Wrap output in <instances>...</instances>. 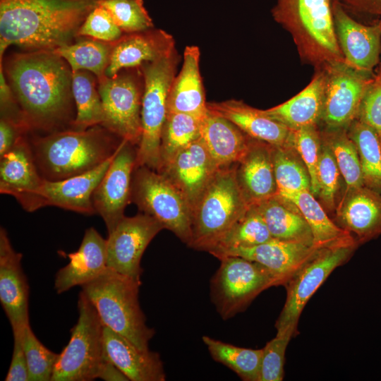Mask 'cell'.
Listing matches in <instances>:
<instances>
[{"mask_svg":"<svg viewBox=\"0 0 381 381\" xmlns=\"http://www.w3.org/2000/svg\"><path fill=\"white\" fill-rule=\"evenodd\" d=\"M3 66L30 133L71 128L75 118L72 71L53 51L15 54Z\"/></svg>","mask_w":381,"mask_h":381,"instance_id":"6da1fadb","label":"cell"},{"mask_svg":"<svg viewBox=\"0 0 381 381\" xmlns=\"http://www.w3.org/2000/svg\"><path fill=\"white\" fill-rule=\"evenodd\" d=\"M101 0H0V63L11 45L53 51L73 42Z\"/></svg>","mask_w":381,"mask_h":381,"instance_id":"7a4b0ae2","label":"cell"},{"mask_svg":"<svg viewBox=\"0 0 381 381\" xmlns=\"http://www.w3.org/2000/svg\"><path fill=\"white\" fill-rule=\"evenodd\" d=\"M30 136L34 159L41 176L49 181L65 179L92 170L112 157L121 138L102 125L85 130L68 128Z\"/></svg>","mask_w":381,"mask_h":381,"instance_id":"3957f363","label":"cell"},{"mask_svg":"<svg viewBox=\"0 0 381 381\" xmlns=\"http://www.w3.org/2000/svg\"><path fill=\"white\" fill-rule=\"evenodd\" d=\"M333 0H276L274 20L291 36L303 63L315 69L344 61L334 26Z\"/></svg>","mask_w":381,"mask_h":381,"instance_id":"277c9868","label":"cell"},{"mask_svg":"<svg viewBox=\"0 0 381 381\" xmlns=\"http://www.w3.org/2000/svg\"><path fill=\"white\" fill-rule=\"evenodd\" d=\"M140 279L107 268L83 284L82 291L95 308L103 325L142 350H149L155 334L146 324L139 303Z\"/></svg>","mask_w":381,"mask_h":381,"instance_id":"5b68a950","label":"cell"},{"mask_svg":"<svg viewBox=\"0 0 381 381\" xmlns=\"http://www.w3.org/2000/svg\"><path fill=\"white\" fill-rule=\"evenodd\" d=\"M250 206L238 184L235 164L218 169L193 208L189 247L209 252Z\"/></svg>","mask_w":381,"mask_h":381,"instance_id":"8992f818","label":"cell"},{"mask_svg":"<svg viewBox=\"0 0 381 381\" xmlns=\"http://www.w3.org/2000/svg\"><path fill=\"white\" fill-rule=\"evenodd\" d=\"M180 56L174 49L169 54L140 68L144 80L142 99V135L137 147L135 167L158 171L161 135L168 112L167 101L176 76Z\"/></svg>","mask_w":381,"mask_h":381,"instance_id":"52a82bcc","label":"cell"},{"mask_svg":"<svg viewBox=\"0 0 381 381\" xmlns=\"http://www.w3.org/2000/svg\"><path fill=\"white\" fill-rule=\"evenodd\" d=\"M131 202L190 246L192 208L183 194L164 174L145 166L135 167Z\"/></svg>","mask_w":381,"mask_h":381,"instance_id":"ba28073f","label":"cell"},{"mask_svg":"<svg viewBox=\"0 0 381 381\" xmlns=\"http://www.w3.org/2000/svg\"><path fill=\"white\" fill-rule=\"evenodd\" d=\"M77 323L54 366L51 381H90L98 377L107 358L104 325L93 305L81 291L78 301Z\"/></svg>","mask_w":381,"mask_h":381,"instance_id":"9c48e42d","label":"cell"},{"mask_svg":"<svg viewBox=\"0 0 381 381\" xmlns=\"http://www.w3.org/2000/svg\"><path fill=\"white\" fill-rule=\"evenodd\" d=\"M210 281V296L217 313L228 320L244 310L262 291L277 286L262 265L239 256H226Z\"/></svg>","mask_w":381,"mask_h":381,"instance_id":"30bf717a","label":"cell"},{"mask_svg":"<svg viewBox=\"0 0 381 381\" xmlns=\"http://www.w3.org/2000/svg\"><path fill=\"white\" fill-rule=\"evenodd\" d=\"M123 70L98 80L104 116L102 126L138 147L142 135L143 75L140 68Z\"/></svg>","mask_w":381,"mask_h":381,"instance_id":"8fae6325","label":"cell"},{"mask_svg":"<svg viewBox=\"0 0 381 381\" xmlns=\"http://www.w3.org/2000/svg\"><path fill=\"white\" fill-rule=\"evenodd\" d=\"M358 246H344L318 249L284 285L286 298L276 320L277 334L292 337L297 332L301 314L308 301L329 274L344 264Z\"/></svg>","mask_w":381,"mask_h":381,"instance_id":"7c38bea8","label":"cell"},{"mask_svg":"<svg viewBox=\"0 0 381 381\" xmlns=\"http://www.w3.org/2000/svg\"><path fill=\"white\" fill-rule=\"evenodd\" d=\"M325 75L323 109L320 123L324 128H347L357 116L359 106L373 75L353 69L344 61L323 68Z\"/></svg>","mask_w":381,"mask_h":381,"instance_id":"4fadbf2b","label":"cell"},{"mask_svg":"<svg viewBox=\"0 0 381 381\" xmlns=\"http://www.w3.org/2000/svg\"><path fill=\"white\" fill-rule=\"evenodd\" d=\"M162 225L152 217L140 213L123 217L107 239V266L120 274L140 279L142 256Z\"/></svg>","mask_w":381,"mask_h":381,"instance_id":"5bb4252c","label":"cell"},{"mask_svg":"<svg viewBox=\"0 0 381 381\" xmlns=\"http://www.w3.org/2000/svg\"><path fill=\"white\" fill-rule=\"evenodd\" d=\"M137 147L123 140L102 180L95 189L92 202L111 233L124 217L131 202V184L136 165Z\"/></svg>","mask_w":381,"mask_h":381,"instance_id":"9a60e30c","label":"cell"},{"mask_svg":"<svg viewBox=\"0 0 381 381\" xmlns=\"http://www.w3.org/2000/svg\"><path fill=\"white\" fill-rule=\"evenodd\" d=\"M334 26L344 62L360 72L373 75L381 54V19L370 25L356 20L338 0H333Z\"/></svg>","mask_w":381,"mask_h":381,"instance_id":"2e32d148","label":"cell"},{"mask_svg":"<svg viewBox=\"0 0 381 381\" xmlns=\"http://www.w3.org/2000/svg\"><path fill=\"white\" fill-rule=\"evenodd\" d=\"M116 153L97 167L81 174L58 181L44 179L35 195L32 212L45 206H55L86 215L95 214L92 202L93 192Z\"/></svg>","mask_w":381,"mask_h":381,"instance_id":"e0dca14e","label":"cell"},{"mask_svg":"<svg viewBox=\"0 0 381 381\" xmlns=\"http://www.w3.org/2000/svg\"><path fill=\"white\" fill-rule=\"evenodd\" d=\"M29 133L0 157V193L14 197L25 210L32 212L35 195L44 179L34 159Z\"/></svg>","mask_w":381,"mask_h":381,"instance_id":"ac0fdd59","label":"cell"},{"mask_svg":"<svg viewBox=\"0 0 381 381\" xmlns=\"http://www.w3.org/2000/svg\"><path fill=\"white\" fill-rule=\"evenodd\" d=\"M16 252L5 229H0V301L13 330L30 325L29 286Z\"/></svg>","mask_w":381,"mask_h":381,"instance_id":"d6986e66","label":"cell"},{"mask_svg":"<svg viewBox=\"0 0 381 381\" xmlns=\"http://www.w3.org/2000/svg\"><path fill=\"white\" fill-rule=\"evenodd\" d=\"M337 224L362 244L381 235V192L362 185L345 190L335 210Z\"/></svg>","mask_w":381,"mask_h":381,"instance_id":"ffe728a7","label":"cell"},{"mask_svg":"<svg viewBox=\"0 0 381 381\" xmlns=\"http://www.w3.org/2000/svg\"><path fill=\"white\" fill-rule=\"evenodd\" d=\"M218 168L200 137L178 152L159 172L183 194L193 208Z\"/></svg>","mask_w":381,"mask_h":381,"instance_id":"44dd1931","label":"cell"},{"mask_svg":"<svg viewBox=\"0 0 381 381\" xmlns=\"http://www.w3.org/2000/svg\"><path fill=\"white\" fill-rule=\"evenodd\" d=\"M175 49L172 35L161 29L124 33L112 42L110 61L105 75L113 77L121 70L140 68L147 62L158 60Z\"/></svg>","mask_w":381,"mask_h":381,"instance_id":"7402d4cb","label":"cell"},{"mask_svg":"<svg viewBox=\"0 0 381 381\" xmlns=\"http://www.w3.org/2000/svg\"><path fill=\"white\" fill-rule=\"evenodd\" d=\"M318 250L314 246L272 238L253 247L229 250L218 259L239 256L255 261L267 269L277 286H284Z\"/></svg>","mask_w":381,"mask_h":381,"instance_id":"603a6c76","label":"cell"},{"mask_svg":"<svg viewBox=\"0 0 381 381\" xmlns=\"http://www.w3.org/2000/svg\"><path fill=\"white\" fill-rule=\"evenodd\" d=\"M207 107L210 112L227 119L253 139L277 147L293 145L292 130L264 110L236 99L207 102Z\"/></svg>","mask_w":381,"mask_h":381,"instance_id":"cb8c5ba5","label":"cell"},{"mask_svg":"<svg viewBox=\"0 0 381 381\" xmlns=\"http://www.w3.org/2000/svg\"><path fill=\"white\" fill-rule=\"evenodd\" d=\"M238 184L250 205L277 195L272 145L251 138L243 157L235 164Z\"/></svg>","mask_w":381,"mask_h":381,"instance_id":"d4e9b609","label":"cell"},{"mask_svg":"<svg viewBox=\"0 0 381 381\" xmlns=\"http://www.w3.org/2000/svg\"><path fill=\"white\" fill-rule=\"evenodd\" d=\"M107 358L131 381H164L166 374L159 354L142 350L125 337L104 325Z\"/></svg>","mask_w":381,"mask_h":381,"instance_id":"484cf974","label":"cell"},{"mask_svg":"<svg viewBox=\"0 0 381 381\" xmlns=\"http://www.w3.org/2000/svg\"><path fill=\"white\" fill-rule=\"evenodd\" d=\"M69 262L56 274L54 289L62 294L75 286L89 282L107 268V239L90 227L78 250L68 254Z\"/></svg>","mask_w":381,"mask_h":381,"instance_id":"4316f807","label":"cell"},{"mask_svg":"<svg viewBox=\"0 0 381 381\" xmlns=\"http://www.w3.org/2000/svg\"><path fill=\"white\" fill-rule=\"evenodd\" d=\"M198 47L187 46L179 73L175 76L168 96L167 109L202 119L207 113L205 90L200 72Z\"/></svg>","mask_w":381,"mask_h":381,"instance_id":"83f0119b","label":"cell"},{"mask_svg":"<svg viewBox=\"0 0 381 381\" xmlns=\"http://www.w3.org/2000/svg\"><path fill=\"white\" fill-rule=\"evenodd\" d=\"M200 137L218 169L236 164L251 139L234 123L208 110L201 120Z\"/></svg>","mask_w":381,"mask_h":381,"instance_id":"f1b7e54d","label":"cell"},{"mask_svg":"<svg viewBox=\"0 0 381 381\" xmlns=\"http://www.w3.org/2000/svg\"><path fill=\"white\" fill-rule=\"evenodd\" d=\"M325 82L323 68L315 69L310 82L300 92L285 102L264 111L291 130L319 125L323 109Z\"/></svg>","mask_w":381,"mask_h":381,"instance_id":"f546056e","label":"cell"},{"mask_svg":"<svg viewBox=\"0 0 381 381\" xmlns=\"http://www.w3.org/2000/svg\"><path fill=\"white\" fill-rule=\"evenodd\" d=\"M254 206L272 238L314 246L310 228L292 201L276 195Z\"/></svg>","mask_w":381,"mask_h":381,"instance_id":"4dcf8cb0","label":"cell"},{"mask_svg":"<svg viewBox=\"0 0 381 381\" xmlns=\"http://www.w3.org/2000/svg\"><path fill=\"white\" fill-rule=\"evenodd\" d=\"M300 210L308 224L313 236V246L318 249L337 246H359L354 237L334 223L322 205L310 190H303L289 196Z\"/></svg>","mask_w":381,"mask_h":381,"instance_id":"1f68e13d","label":"cell"},{"mask_svg":"<svg viewBox=\"0 0 381 381\" xmlns=\"http://www.w3.org/2000/svg\"><path fill=\"white\" fill-rule=\"evenodd\" d=\"M83 37L58 47L53 52L67 62L72 72L87 71L92 73L99 80L106 75L112 42Z\"/></svg>","mask_w":381,"mask_h":381,"instance_id":"d6a6232c","label":"cell"},{"mask_svg":"<svg viewBox=\"0 0 381 381\" xmlns=\"http://www.w3.org/2000/svg\"><path fill=\"white\" fill-rule=\"evenodd\" d=\"M72 93L76 114L71 128L102 125L104 116L97 78L87 71L72 72Z\"/></svg>","mask_w":381,"mask_h":381,"instance_id":"836d02e7","label":"cell"},{"mask_svg":"<svg viewBox=\"0 0 381 381\" xmlns=\"http://www.w3.org/2000/svg\"><path fill=\"white\" fill-rule=\"evenodd\" d=\"M272 157L277 183V195L287 199L303 190L311 192L308 169L293 145H272Z\"/></svg>","mask_w":381,"mask_h":381,"instance_id":"e575fe53","label":"cell"},{"mask_svg":"<svg viewBox=\"0 0 381 381\" xmlns=\"http://www.w3.org/2000/svg\"><path fill=\"white\" fill-rule=\"evenodd\" d=\"M271 238L262 216L250 205L208 253L219 258L229 250L253 247Z\"/></svg>","mask_w":381,"mask_h":381,"instance_id":"d590c367","label":"cell"},{"mask_svg":"<svg viewBox=\"0 0 381 381\" xmlns=\"http://www.w3.org/2000/svg\"><path fill=\"white\" fill-rule=\"evenodd\" d=\"M201 120L188 114L167 112L161 135L158 172L178 152L200 137Z\"/></svg>","mask_w":381,"mask_h":381,"instance_id":"8d00e7d4","label":"cell"},{"mask_svg":"<svg viewBox=\"0 0 381 381\" xmlns=\"http://www.w3.org/2000/svg\"><path fill=\"white\" fill-rule=\"evenodd\" d=\"M202 340L211 357L236 373L244 381H259L262 349L238 347L209 336Z\"/></svg>","mask_w":381,"mask_h":381,"instance_id":"74e56055","label":"cell"},{"mask_svg":"<svg viewBox=\"0 0 381 381\" xmlns=\"http://www.w3.org/2000/svg\"><path fill=\"white\" fill-rule=\"evenodd\" d=\"M359 155L364 185L381 192V142L375 131L355 119L347 128Z\"/></svg>","mask_w":381,"mask_h":381,"instance_id":"f35d334b","label":"cell"},{"mask_svg":"<svg viewBox=\"0 0 381 381\" xmlns=\"http://www.w3.org/2000/svg\"><path fill=\"white\" fill-rule=\"evenodd\" d=\"M320 134L333 154L345 182V190L364 185L358 150L347 128H323Z\"/></svg>","mask_w":381,"mask_h":381,"instance_id":"ab89813d","label":"cell"},{"mask_svg":"<svg viewBox=\"0 0 381 381\" xmlns=\"http://www.w3.org/2000/svg\"><path fill=\"white\" fill-rule=\"evenodd\" d=\"M30 381H51L59 354L46 348L35 337L30 325L21 330Z\"/></svg>","mask_w":381,"mask_h":381,"instance_id":"60d3db41","label":"cell"},{"mask_svg":"<svg viewBox=\"0 0 381 381\" xmlns=\"http://www.w3.org/2000/svg\"><path fill=\"white\" fill-rule=\"evenodd\" d=\"M341 178L342 176L333 154L326 142L322 139L317 169L318 197L329 211H335L341 198Z\"/></svg>","mask_w":381,"mask_h":381,"instance_id":"b9f144b4","label":"cell"},{"mask_svg":"<svg viewBox=\"0 0 381 381\" xmlns=\"http://www.w3.org/2000/svg\"><path fill=\"white\" fill-rule=\"evenodd\" d=\"M99 4L109 11L123 34L154 28L143 0H101Z\"/></svg>","mask_w":381,"mask_h":381,"instance_id":"7bdbcfd3","label":"cell"},{"mask_svg":"<svg viewBox=\"0 0 381 381\" xmlns=\"http://www.w3.org/2000/svg\"><path fill=\"white\" fill-rule=\"evenodd\" d=\"M292 145L304 162L310 178L311 193L318 195L317 169L322 139L318 125L303 126L292 130Z\"/></svg>","mask_w":381,"mask_h":381,"instance_id":"ee69618b","label":"cell"},{"mask_svg":"<svg viewBox=\"0 0 381 381\" xmlns=\"http://www.w3.org/2000/svg\"><path fill=\"white\" fill-rule=\"evenodd\" d=\"M292 337L287 334H276L262 349L260 380L282 381L284 378L285 353Z\"/></svg>","mask_w":381,"mask_h":381,"instance_id":"f6af8a7d","label":"cell"},{"mask_svg":"<svg viewBox=\"0 0 381 381\" xmlns=\"http://www.w3.org/2000/svg\"><path fill=\"white\" fill-rule=\"evenodd\" d=\"M123 35L109 11L99 4L88 14L78 32V37L108 42L118 40Z\"/></svg>","mask_w":381,"mask_h":381,"instance_id":"bcb514c9","label":"cell"},{"mask_svg":"<svg viewBox=\"0 0 381 381\" xmlns=\"http://www.w3.org/2000/svg\"><path fill=\"white\" fill-rule=\"evenodd\" d=\"M356 119L373 129L381 142V68L379 66L365 90Z\"/></svg>","mask_w":381,"mask_h":381,"instance_id":"7dc6e473","label":"cell"},{"mask_svg":"<svg viewBox=\"0 0 381 381\" xmlns=\"http://www.w3.org/2000/svg\"><path fill=\"white\" fill-rule=\"evenodd\" d=\"M21 330H13V350L9 369L5 377L6 381L29 380L27 361L22 344Z\"/></svg>","mask_w":381,"mask_h":381,"instance_id":"c3c4849f","label":"cell"},{"mask_svg":"<svg viewBox=\"0 0 381 381\" xmlns=\"http://www.w3.org/2000/svg\"><path fill=\"white\" fill-rule=\"evenodd\" d=\"M22 124L6 118L0 119V157L10 150L24 135L29 133Z\"/></svg>","mask_w":381,"mask_h":381,"instance_id":"681fc988","label":"cell"},{"mask_svg":"<svg viewBox=\"0 0 381 381\" xmlns=\"http://www.w3.org/2000/svg\"><path fill=\"white\" fill-rule=\"evenodd\" d=\"M349 13L381 19V0H338Z\"/></svg>","mask_w":381,"mask_h":381,"instance_id":"f907efd6","label":"cell"},{"mask_svg":"<svg viewBox=\"0 0 381 381\" xmlns=\"http://www.w3.org/2000/svg\"><path fill=\"white\" fill-rule=\"evenodd\" d=\"M105 381H128V378L107 358L103 361L98 377Z\"/></svg>","mask_w":381,"mask_h":381,"instance_id":"816d5d0a","label":"cell"},{"mask_svg":"<svg viewBox=\"0 0 381 381\" xmlns=\"http://www.w3.org/2000/svg\"><path fill=\"white\" fill-rule=\"evenodd\" d=\"M379 66H380V68H381V54H380V60Z\"/></svg>","mask_w":381,"mask_h":381,"instance_id":"f5cc1de1","label":"cell"}]
</instances>
